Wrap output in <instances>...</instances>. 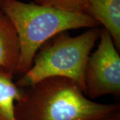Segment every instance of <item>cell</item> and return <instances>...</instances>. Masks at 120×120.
Wrapping results in <instances>:
<instances>
[{"label": "cell", "instance_id": "cell-5", "mask_svg": "<svg viewBox=\"0 0 120 120\" xmlns=\"http://www.w3.org/2000/svg\"><path fill=\"white\" fill-rule=\"evenodd\" d=\"M85 13L104 27L120 50V0H89Z\"/></svg>", "mask_w": 120, "mask_h": 120}, {"label": "cell", "instance_id": "cell-2", "mask_svg": "<svg viewBox=\"0 0 120 120\" xmlns=\"http://www.w3.org/2000/svg\"><path fill=\"white\" fill-rule=\"evenodd\" d=\"M0 9L17 31L20 52L16 74L20 75L31 68L39 49L53 36L70 30L99 26L86 13H69L18 0H0Z\"/></svg>", "mask_w": 120, "mask_h": 120}, {"label": "cell", "instance_id": "cell-1", "mask_svg": "<svg viewBox=\"0 0 120 120\" xmlns=\"http://www.w3.org/2000/svg\"><path fill=\"white\" fill-rule=\"evenodd\" d=\"M118 111L119 103L95 102L77 83L61 77H47L23 88L15 105L16 120H104Z\"/></svg>", "mask_w": 120, "mask_h": 120}, {"label": "cell", "instance_id": "cell-9", "mask_svg": "<svg viewBox=\"0 0 120 120\" xmlns=\"http://www.w3.org/2000/svg\"><path fill=\"white\" fill-rule=\"evenodd\" d=\"M104 120H120V111H118L112 116H109Z\"/></svg>", "mask_w": 120, "mask_h": 120}, {"label": "cell", "instance_id": "cell-3", "mask_svg": "<svg viewBox=\"0 0 120 120\" xmlns=\"http://www.w3.org/2000/svg\"><path fill=\"white\" fill-rule=\"evenodd\" d=\"M99 34L96 27L75 37L66 31L53 36L39 49L31 68L16 84L24 88L47 77H65L77 83L86 94V65Z\"/></svg>", "mask_w": 120, "mask_h": 120}, {"label": "cell", "instance_id": "cell-6", "mask_svg": "<svg viewBox=\"0 0 120 120\" xmlns=\"http://www.w3.org/2000/svg\"><path fill=\"white\" fill-rule=\"evenodd\" d=\"M19 52L17 31L0 9V68L13 75L16 74Z\"/></svg>", "mask_w": 120, "mask_h": 120}, {"label": "cell", "instance_id": "cell-4", "mask_svg": "<svg viewBox=\"0 0 120 120\" xmlns=\"http://www.w3.org/2000/svg\"><path fill=\"white\" fill-rule=\"evenodd\" d=\"M97 49L90 54L85 72L88 98L120 94V56L111 35L100 30Z\"/></svg>", "mask_w": 120, "mask_h": 120}, {"label": "cell", "instance_id": "cell-7", "mask_svg": "<svg viewBox=\"0 0 120 120\" xmlns=\"http://www.w3.org/2000/svg\"><path fill=\"white\" fill-rule=\"evenodd\" d=\"M13 77V74L0 68V120H16L15 105L22 98L23 88Z\"/></svg>", "mask_w": 120, "mask_h": 120}, {"label": "cell", "instance_id": "cell-8", "mask_svg": "<svg viewBox=\"0 0 120 120\" xmlns=\"http://www.w3.org/2000/svg\"><path fill=\"white\" fill-rule=\"evenodd\" d=\"M34 4L73 13H85L89 0H34Z\"/></svg>", "mask_w": 120, "mask_h": 120}]
</instances>
